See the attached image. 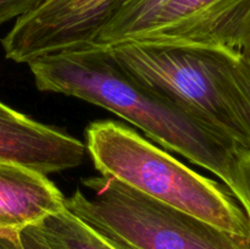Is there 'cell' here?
Instances as JSON below:
<instances>
[{"mask_svg": "<svg viewBox=\"0 0 250 249\" xmlns=\"http://www.w3.org/2000/svg\"><path fill=\"white\" fill-rule=\"evenodd\" d=\"M28 66L41 92L104 107L164 148L216 175L225 185L229 182L241 150L197 115L129 75L105 48L81 44Z\"/></svg>", "mask_w": 250, "mask_h": 249, "instance_id": "obj_1", "label": "cell"}, {"mask_svg": "<svg viewBox=\"0 0 250 249\" xmlns=\"http://www.w3.org/2000/svg\"><path fill=\"white\" fill-rule=\"evenodd\" d=\"M105 49L129 75L250 153V63L241 51L138 42Z\"/></svg>", "mask_w": 250, "mask_h": 249, "instance_id": "obj_2", "label": "cell"}, {"mask_svg": "<svg viewBox=\"0 0 250 249\" xmlns=\"http://www.w3.org/2000/svg\"><path fill=\"white\" fill-rule=\"evenodd\" d=\"M85 137L87 153L102 176L250 241L246 211L232 193L214 180L195 172L119 122H92Z\"/></svg>", "mask_w": 250, "mask_h": 249, "instance_id": "obj_3", "label": "cell"}, {"mask_svg": "<svg viewBox=\"0 0 250 249\" xmlns=\"http://www.w3.org/2000/svg\"><path fill=\"white\" fill-rule=\"evenodd\" d=\"M66 210L128 249H250V241L159 203L109 176L82 181Z\"/></svg>", "mask_w": 250, "mask_h": 249, "instance_id": "obj_4", "label": "cell"}, {"mask_svg": "<svg viewBox=\"0 0 250 249\" xmlns=\"http://www.w3.org/2000/svg\"><path fill=\"white\" fill-rule=\"evenodd\" d=\"M119 0H48L0 41L7 60L27 63L92 42Z\"/></svg>", "mask_w": 250, "mask_h": 249, "instance_id": "obj_5", "label": "cell"}, {"mask_svg": "<svg viewBox=\"0 0 250 249\" xmlns=\"http://www.w3.org/2000/svg\"><path fill=\"white\" fill-rule=\"evenodd\" d=\"M250 31V0H171L129 42L239 51Z\"/></svg>", "mask_w": 250, "mask_h": 249, "instance_id": "obj_6", "label": "cell"}, {"mask_svg": "<svg viewBox=\"0 0 250 249\" xmlns=\"http://www.w3.org/2000/svg\"><path fill=\"white\" fill-rule=\"evenodd\" d=\"M85 143L46 126L0 102V163L16 164L43 175L78 167Z\"/></svg>", "mask_w": 250, "mask_h": 249, "instance_id": "obj_7", "label": "cell"}, {"mask_svg": "<svg viewBox=\"0 0 250 249\" xmlns=\"http://www.w3.org/2000/svg\"><path fill=\"white\" fill-rule=\"evenodd\" d=\"M65 209V197L46 175L0 163V231L19 232Z\"/></svg>", "mask_w": 250, "mask_h": 249, "instance_id": "obj_8", "label": "cell"}, {"mask_svg": "<svg viewBox=\"0 0 250 249\" xmlns=\"http://www.w3.org/2000/svg\"><path fill=\"white\" fill-rule=\"evenodd\" d=\"M171 0H119L106 23L90 43L107 48L136 39Z\"/></svg>", "mask_w": 250, "mask_h": 249, "instance_id": "obj_9", "label": "cell"}, {"mask_svg": "<svg viewBox=\"0 0 250 249\" xmlns=\"http://www.w3.org/2000/svg\"><path fill=\"white\" fill-rule=\"evenodd\" d=\"M37 226L53 249H128L95 231L66 209L45 217Z\"/></svg>", "mask_w": 250, "mask_h": 249, "instance_id": "obj_10", "label": "cell"}, {"mask_svg": "<svg viewBox=\"0 0 250 249\" xmlns=\"http://www.w3.org/2000/svg\"><path fill=\"white\" fill-rule=\"evenodd\" d=\"M226 187L246 211L250 222V153L241 150L231 170Z\"/></svg>", "mask_w": 250, "mask_h": 249, "instance_id": "obj_11", "label": "cell"}, {"mask_svg": "<svg viewBox=\"0 0 250 249\" xmlns=\"http://www.w3.org/2000/svg\"><path fill=\"white\" fill-rule=\"evenodd\" d=\"M48 0H0V24L28 15Z\"/></svg>", "mask_w": 250, "mask_h": 249, "instance_id": "obj_12", "label": "cell"}, {"mask_svg": "<svg viewBox=\"0 0 250 249\" xmlns=\"http://www.w3.org/2000/svg\"><path fill=\"white\" fill-rule=\"evenodd\" d=\"M19 239L23 249H53L37 225L20 229Z\"/></svg>", "mask_w": 250, "mask_h": 249, "instance_id": "obj_13", "label": "cell"}, {"mask_svg": "<svg viewBox=\"0 0 250 249\" xmlns=\"http://www.w3.org/2000/svg\"><path fill=\"white\" fill-rule=\"evenodd\" d=\"M0 249H23L19 232H0Z\"/></svg>", "mask_w": 250, "mask_h": 249, "instance_id": "obj_14", "label": "cell"}, {"mask_svg": "<svg viewBox=\"0 0 250 249\" xmlns=\"http://www.w3.org/2000/svg\"><path fill=\"white\" fill-rule=\"evenodd\" d=\"M241 54L244 56L247 61L250 63V31L247 34L246 39H244L243 44H242V48H241Z\"/></svg>", "mask_w": 250, "mask_h": 249, "instance_id": "obj_15", "label": "cell"}, {"mask_svg": "<svg viewBox=\"0 0 250 249\" xmlns=\"http://www.w3.org/2000/svg\"><path fill=\"white\" fill-rule=\"evenodd\" d=\"M0 232H6V231H0Z\"/></svg>", "mask_w": 250, "mask_h": 249, "instance_id": "obj_16", "label": "cell"}]
</instances>
